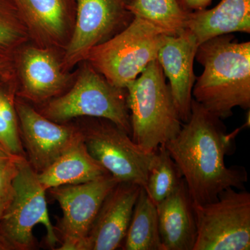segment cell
Here are the masks:
<instances>
[{
  "mask_svg": "<svg viewBox=\"0 0 250 250\" xmlns=\"http://www.w3.org/2000/svg\"><path fill=\"white\" fill-rule=\"evenodd\" d=\"M233 139L221 119L192 98L188 121L164 146L178 166L194 204L215 201L229 188L245 190L246 168L225 165Z\"/></svg>",
  "mask_w": 250,
  "mask_h": 250,
  "instance_id": "1",
  "label": "cell"
},
{
  "mask_svg": "<svg viewBox=\"0 0 250 250\" xmlns=\"http://www.w3.org/2000/svg\"><path fill=\"white\" fill-rule=\"evenodd\" d=\"M195 59L204 67L192 88V98L220 119L233 109L250 108V42H238L225 34L202 42Z\"/></svg>",
  "mask_w": 250,
  "mask_h": 250,
  "instance_id": "2",
  "label": "cell"
},
{
  "mask_svg": "<svg viewBox=\"0 0 250 250\" xmlns=\"http://www.w3.org/2000/svg\"><path fill=\"white\" fill-rule=\"evenodd\" d=\"M126 90L131 139L143 150L154 152L174 139L184 123L158 61L149 62Z\"/></svg>",
  "mask_w": 250,
  "mask_h": 250,
  "instance_id": "3",
  "label": "cell"
},
{
  "mask_svg": "<svg viewBox=\"0 0 250 250\" xmlns=\"http://www.w3.org/2000/svg\"><path fill=\"white\" fill-rule=\"evenodd\" d=\"M165 34L134 16L127 27L90 51L85 62L112 85L126 89L157 59Z\"/></svg>",
  "mask_w": 250,
  "mask_h": 250,
  "instance_id": "4",
  "label": "cell"
},
{
  "mask_svg": "<svg viewBox=\"0 0 250 250\" xmlns=\"http://www.w3.org/2000/svg\"><path fill=\"white\" fill-rule=\"evenodd\" d=\"M85 62L70 90L46 104L41 113L59 123L78 117L103 118L131 136L127 90L112 85Z\"/></svg>",
  "mask_w": 250,
  "mask_h": 250,
  "instance_id": "5",
  "label": "cell"
},
{
  "mask_svg": "<svg viewBox=\"0 0 250 250\" xmlns=\"http://www.w3.org/2000/svg\"><path fill=\"white\" fill-rule=\"evenodd\" d=\"M17 166L12 197L0 220V241L4 248L29 250L34 245L33 229L41 224L47 231V243L53 248L59 238L49 218L46 190L25 157L20 158Z\"/></svg>",
  "mask_w": 250,
  "mask_h": 250,
  "instance_id": "6",
  "label": "cell"
},
{
  "mask_svg": "<svg viewBox=\"0 0 250 250\" xmlns=\"http://www.w3.org/2000/svg\"><path fill=\"white\" fill-rule=\"evenodd\" d=\"M197 236L193 250H249L250 194L229 188L215 201L192 202Z\"/></svg>",
  "mask_w": 250,
  "mask_h": 250,
  "instance_id": "7",
  "label": "cell"
},
{
  "mask_svg": "<svg viewBox=\"0 0 250 250\" xmlns=\"http://www.w3.org/2000/svg\"><path fill=\"white\" fill-rule=\"evenodd\" d=\"M82 131L88 152L119 182L145 188L154 152L143 150L131 136L114 123L93 118Z\"/></svg>",
  "mask_w": 250,
  "mask_h": 250,
  "instance_id": "8",
  "label": "cell"
},
{
  "mask_svg": "<svg viewBox=\"0 0 250 250\" xmlns=\"http://www.w3.org/2000/svg\"><path fill=\"white\" fill-rule=\"evenodd\" d=\"M131 0H75V27L62 61L64 71L85 62L95 46L129 25L134 16L127 9Z\"/></svg>",
  "mask_w": 250,
  "mask_h": 250,
  "instance_id": "9",
  "label": "cell"
},
{
  "mask_svg": "<svg viewBox=\"0 0 250 250\" xmlns=\"http://www.w3.org/2000/svg\"><path fill=\"white\" fill-rule=\"evenodd\" d=\"M119 183L110 174L80 184L49 189L62 211L59 250H83V245L104 200Z\"/></svg>",
  "mask_w": 250,
  "mask_h": 250,
  "instance_id": "10",
  "label": "cell"
},
{
  "mask_svg": "<svg viewBox=\"0 0 250 250\" xmlns=\"http://www.w3.org/2000/svg\"><path fill=\"white\" fill-rule=\"evenodd\" d=\"M16 108L28 161L38 174L83 139L80 129L51 121L21 100H16Z\"/></svg>",
  "mask_w": 250,
  "mask_h": 250,
  "instance_id": "11",
  "label": "cell"
},
{
  "mask_svg": "<svg viewBox=\"0 0 250 250\" xmlns=\"http://www.w3.org/2000/svg\"><path fill=\"white\" fill-rule=\"evenodd\" d=\"M21 82L20 95L39 103L60 95L70 82L53 49L21 47L14 57Z\"/></svg>",
  "mask_w": 250,
  "mask_h": 250,
  "instance_id": "12",
  "label": "cell"
},
{
  "mask_svg": "<svg viewBox=\"0 0 250 250\" xmlns=\"http://www.w3.org/2000/svg\"><path fill=\"white\" fill-rule=\"evenodd\" d=\"M196 38L188 29L178 36H166L156 60L169 81L174 104L183 123L191 113L192 88L197 77L194 61L198 47Z\"/></svg>",
  "mask_w": 250,
  "mask_h": 250,
  "instance_id": "13",
  "label": "cell"
},
{
  "mask_svg": "<svg viewBox=\"0 0 250 250\" xmlns=\"http://www.w3.org/2000/svg\"><path fill=\"white\" fill-rule=\"evenodd\" d=\"M141 187L119 182L99 210L83 250H115L123 246Z\"/></svg>",
  "mask_w": 250,
  "mask_h": 250,
  "instance_id": "14",
  "label": "cell"
},
{
  "mask_svg": "<svg viewBox=\"0 0 250 250\" xmlns=\"http://www.w3.org/2000/svg\"><path fill=\"white\" fill-rule=\"evenodd\" d=\"M12 1L29 38L38 46L53 49L66 42L70 22V0Z\"/></svg>",
  "mask_w": 250,
  "mask_h": 250,
  "instance_id": "15",
  "label": "cell"
},
{
  "mask_svg": "<svg viewBox=\"0 0 250 250\" xmlns=\"http://www.w3.org/2000/svg\"><path fill=\"white\" fill-rule=\"evenodd\" d=\"M159 232L164 250H193L197 236L192 201L185 181L156 205Z\"/></svg>",
  "mask_w": 250,
  "mask_h": 250,
  "instance_id": "16",
  "label": "cell"
},
{
  "mask_svg": "<svg viewBox=\"0 0 250 250\" xmlns=\"http://www.w3.org/2000/svg\"><path fill=\"white\" fill-rule=\"evenodd\" d=\"M187 29L199 45L216 36L250 33V0H222L211 9L189 14Z\"/></svg>",
  "mask_w": 250,
  "mask_h": 250,
  "instance_id": "17",
  "label": "cell"
},
{
  "mask_svg": "<svg viewBox=\"0 0 250 250\" xmlns=\"http://www.w3.org/2000/svg\"><path fill=\"white\" fill-rule=\"evenodd\" d=\"M108 174L107 170L90 155L82 139L38 174V177L47 190L62 186L85 183Z\"/></svg>",
  "mask_w": 250,
  "mask_h": 250,
  "instance_id": "18",
  "label": "cell"
},
{
  "mask_svg": "<svg viewBox=\"0 0 250 250\" xmlns=\"http://www.w3.org/2000/svg\"><path fill=\"white\" fill-rule=\"evenodd\" d=\"M123 247L125 250H164L156 205L143 187L135 205Z\"/></svg>",
  "mask_w": 250,
  "mask_h": 250,
  "instance_id": "19",
  "label": "cell"
},
{
  "mask_svg": "<svg viewBox=\"0 0 250 250\" xmlns=\"http://www.w3.org/2000/svg\"><path fill=\"white\" fill-rule=\"evenodd\" d=\"M127 9L166 36H178L187 29L190 13L177 0H131Z\"/></svg>",
  "mask_w": 250,
  "mask_h": 250,
  "instance_id": "20",
  "label": "cell"
},
{
  "mask_svg": "<svg viewBox=\"0 0 250 250\" xmlns=\"http://www.w3.org/2000/svg\"><path fill=\"white\" fill-rule=\"evenodd\" d=\"M16 74L0 78V145L14 155L24 156L16 108Z\"/></svg>",
  "mask_w": 250,
  "mask_h": 250,
  "instance_id": "21",
  "label": "cell"
},
{
  "mask_svg": "<svg viewBox=\"0 0 250 250\" xmlns=\"http://www.w3.org/2000/svg\"><path fill=\"white\" fill-rule=\"evenodd\" d=\"M183 180L178 166L164 145L159 146L148 172L146 189L148 196L155 205L173 193Z\"/></svg>",
  "mask_w": 250,
  "mask_h": 250,
  "instance_id": "22",
  "label": "cell"
},
{
  "mask_svg": "<svg viewBox=\"0 0 250 250\" xmlns=\"http://www.w3.org/2000/svg\"><path fill=\"white\" fill-rule=\"evenodd\" d=\"M29 38L14 1L0 0V56L14 59Z\"/></svg>",
  "mask_w": 250,
  "mask_h": 250,
  "instance_id": "23",
  "label": "cell"
},
{
  "mask_svg": "<svg viewBox=\"0 0 250 250\" xmlns=\"http://www.w3.org/2000/svg\"><path fill=\"white\" fill-rule=\"evenodd\" d=\"M0 159V202H10L14 192L15 177L18 172L17 161L20 158Z\"/></svg>",
  "mask_w": 250,
  "mask_h": 250,
  "instance_id": "24",
  "label": "cell"
},
{
  "mask_svg": "<svg viewBox=\"0 0 250 250\" xmlns=\"http://www.w3.org/2000/svg\"><path fill=\"white\" fill-rule=\"evenodd\" d=\"M179 4L188 12H194L207 9L211 4L212 0H177Z\"/></svg>",
  "mask_w": 250,
  "mask_h": 250,
  "instance_id": "25",
  "label": "cell"
},
{
  "mask_svg": "<svg viewBox=\"0 0 250 250\" xmlns=\"http://www.w3.org/2000/svg\"><path fill=\"white\" fill-rule=\"evenodd\" d=\"M15 74L14 59L0 56V78L12 76Z\"/></svg>",
  "mask_w": 250,
  "mask_h": 250,
  "instance_id": "26",
  "label": "cell"
},
{
  "mask_svg": "<svg viewBox=\"0 0 250 250\" xmlns=\"http://www.w3.org/2000/svg\"><path fill=\"white\" fill-rule=\"evenodd\" d=\"M19 157V156L14 155L9 152H8L4 147L0 145V159H14V158Z\"/></svg>",
  "mask_w": 250,
  "mask_h": 250,
  "instance_id": "27",
  "label": "cell"
},
{
  "mask_svg": "<svg viewBox=\"0 0 250 250\" xmlns=\"http://www.w3.org/2000/svg\"><path fill=\"white\" fill-rule=\"evenodd\" d=\"M9 202H0V220H1V217H2L3 213H4L5 208L7 207L8 204ZM1 248H4V246L1 244L0 241V249Z\"/></svg>",
  "mask_w": 250,
  "mask_h": 250,
  "instance_id": "28",
  "label": "cell"
}]
</instances>
